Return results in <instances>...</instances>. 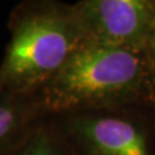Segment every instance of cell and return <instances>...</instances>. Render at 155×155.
Masks as SVG:
<instances>
[{
    "instance_id": "1",
    "label": "cell",
    "mask_w": 155,
    "mask_h": 155,
    "mask_svg": "<svg viewBox=\"0 0 155 155\" xmlns=\"http://www.w3.org/2000/svg\"><path fill=\"white\" fill-rule=\"evenodd\" d=\"M152 51L85 41L35 93L45 116L150 105Z\"/></svg>"
},
{
    "instance_id": "2",
    "label": "cell",
    "mask_w": 155,
    "mask_h": 155,
    "mask_svg": "<svg viewBox=\"0 0 155 155\" xmlns=\"http://www.w3.org/2000/svg\"><path fill=\"white\" fill-rule=\"evenodd\" d=\"M11 38L0 63V90L35 94L87 41L71 4L23 1L8 21Z\"/></svg>"
},
{
    "instance_id": "3",
    "label": "cell",
    "mask_w": 155,
    "mask_h": 155,
    "mask_svg": "<svg viewBox=\"0 0 155 155\" xmlns=\"http://www.w3.org/2000/svg\"><path fill=\"white\" fill-rule=\"evenodd\" d=\"M48 117L76 155H155V115L150 105Z\"/></svg>"
},
{
    "instance_id": "4",
    "label": "cell",
    "mask_w": 155,
    "mask_h": 155,
    "mask_svg": "<svg viewBox=\"0 0 155 155\" xmlns=\"http://www.w3.org/2000/svg\"><path fill=\"white\" fill-rule=\"evenodd\" d=\"M71 7L87 41L152 51L155 0H82Z\"/></svg>"
},
{
    "instance_id": "5",
    "label": "cell",
    "mask_w": 155,
    "mask_h": 155,
    "mask_svg": "<svg viewBox=\"0 0 155 155\" xmlns=\"http://www.w3.org/2000/svg\"><path fill=\"white\" fill-rule=\"evenodd\" d=\"M45 117L35 94L0 90V155L17 146Z\"/></svg>"
},
{
    "instance_id": "6",
    "label": "cell",
    "mask_w": 155,
    "mask_h": 155,
    "mask_svg": "<svg viewBox=\"0 0 155 155\" xmlns=\"http://www.w3.org/2000/svg\"><path fill=\"white\" fill-rule=\"evenodd\" d=\"M4 155H76L64 137L46 116L14 148Z\"/></svg>"
},
{
    "instance_id": "7",
    "label": "cell",
    "mask_w": 155,
    "mask_h": 155,
    "mask_svg": "<svg viewBox=\"0 0 155 155\" xmlns=\"http://www.w3.org/2000/svg\"><path fill=\"white\" fill-rule=\"evenodd\" d=\"M153 54V63L150 70V106L155 115V53Z\"/></svg>"
},
{
    "instance_id": "8",
    "label": "cell",
    "mask_w": 155,
    "mask_h": 155,
    "mask_svg": "<svg viewBox=\"0 0 155 155\" xmlns=\"http://www.w3.org/2000/svg\"><path fill=\"white\" fill-rule=\"evenodd\" d=\"M152 53H155V35L154 39H153V44H152Z\"/></svg>"
}]
</instances>
